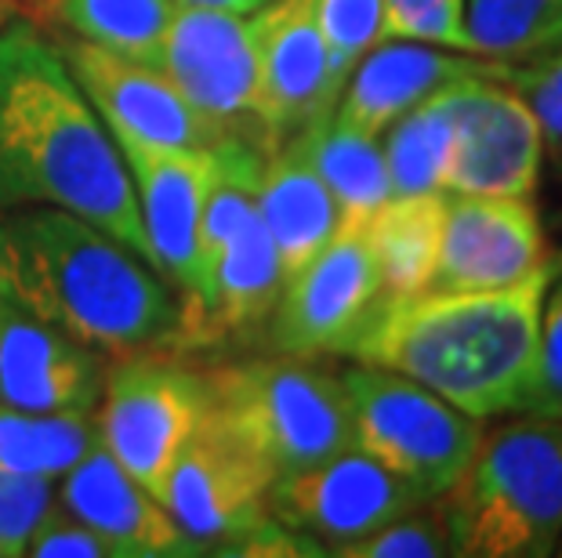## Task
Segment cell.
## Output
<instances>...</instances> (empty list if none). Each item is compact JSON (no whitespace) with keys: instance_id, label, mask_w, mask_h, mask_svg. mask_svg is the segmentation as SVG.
I'll return each mask as SVG.
<instances>
[{"instance_id":"24","label":"cell","mask_w":562,"mask_h":558,"mask_svg":"<svg viewBox=\"0 0 562 558\" xmlns=\"http://www.w3.org/2000/svg\"><path fill=\"white\" fill-rule=\"evenodd\" d=\"M442 207H447V193L389 196L367 221L363 232L389 298H411L428 291L442 236Z\"/></svg>"},{"instance_id":"21","label":"cell","mask_w":562,"mask_h":558,"mask_svg":"<svg viewBox=\"0 0 562 558\" xmlns=\"http://www.w3.org/2000/svg\"><path fill=\"white\" fill-rule=\"evenodd\" d=\"M258 215L277 243L286 276L341 229L338 204L308 157L305 135L280 141L266 157L258 182Z\"/></svg>"},{"instance_id":"10","label":"cell","mask_w":562,"mask_h":558,"mask_svg":"<svg viewBox=\"0 0 562 558\" xmlns=\"http://www.w3.org/2000/svg\"><path fill=\"white\" fill-rule=\"evenodd\" d=\"M272 482V471L207 413L167 471L160 501L203 555H225V548L269 519Z\"/></svg>"},{"instance_id":"20","label":"cell","mask_w":562,"mask_h":558,"mask_svg":"<svg viewBox=\"0 0 562 558\" xmlns=\"http://www.w3.org/2000/svg\"><path fill=\"white\" fill-rule=\"evenodd\" d=\"M283 283L286 272L277 254V243L261 225V215H255L218 258L203 301L178 316L171 344L218 349L233 338L255 334L258 327L269 323Z\"/></svg>"},{"instance_id":"38","label":"cell","mask_w":562,"mask_h":558,"mask_svg":"<svg viewBox=\"0 0 562 558\" xmlns=\"http://www.w3.org/2000/svg\"><path fill=\"white\" fill-rule=\"evenodd\" d=\"M555 555H559V558H562V540H559V551H555Z\"/></svg>"},{"instance_id":"30","label":"cell","mask_w":562,"mask_h":558,"mask_svg":"<svg viewBox=\"0 0 562 558\" xmlns=\"http://www.w3.org/2000/svg\"><path fill=\"white\" fill-rule=\"evenodd\" d=\"M334 555H341V558H442V555H450V533L436 501H428L396 519H389L385 526L367 533L363 540L345 544V548H338Z\"/></svg>"},{"instance_id":"11","label":"cell","mask_w":562,"mask_h":558,"mask_svg":"<svg viewBox=\"0 0 562 558\" xmlns=\"http://www.w3.org/2000/svg\"><path fill=\"white\" fill-rule=\"evenodd\" d=\"M428 501L432 497L356 446H345L305 471L280 475L269 486V512L283 526L313 537L327 555Z\"/></svg>"},{"instance_id":"19","label":"cell","mask_w":562,"mask_h":558,"mask_svg":"<svg viewBox=\"0 0 562 558\" xmlns=\"http://www.w3.org/2000/svg\"><path fill=\"white\" fill-rule=\"evenodd\" d=\"M58 497H63L66 512H74L105 540H113L121 558L203 555V548L178 526L160 497H153L146 486L131 479L99 443L63 475Z\"/></svg>"},{"instance_id":"23","label":"cell","mask_w":562,"mask_h":558,"mask_svg":"<svg viewBox=\"0 0 562 558\" xmlns=\"http://www.w3.org/2000/svg\"><path fill=\"white\" fill-rule=\"evenodd\" d=\"M302 135L308 157L327 182L334 204H338L341 229H367V221L392 196L381 135H370V130L341 121L338 113H327L323 121L308 124Z\"/></svg>"},{"instance_id":"33","label":"cell","mask_w":562,"mask_h":558,"mask_svg":"<svg viewBox=\"0 0 562 558\" xmlns=\"http://www.w3.org/2000/svg\"><path fill=\"white\" fill-rule=\"evenodd\" d=\"M385 41H422L469 52L464 0H385Z\"/></svg>"},{"instance_id":"1","label":"cell","mask_w":562,"mask_h":558,"mask_svg":"<svg viewBox=\"0 0 562 558\" xmlns=\"http://www.w3.org/2000/svg\"><path fill=\"white\" fill-rule=\"evenodd\" d=\"M58 207L149 261L124 157L37 22L0 26V210ZM153 265V261H149Z\"/></svg>"},{"instance_id":"27","label":"cell","mask_w":562,"mask_h":558,"mask_svg":"<svg viewBox=\"0 0 562 558\" xmlns=\"http://www.w3.org/2000/svg\"><path fill=\"white\" fill-rule=\"evenodd\" d=\"M94 443L91 413H33L0 402V471L63 479Z\"/></svg>"},{"instance_id":"36","label":"cell","mask_w":562,"mask_h":558,"mask_svg":"<svg viewBox=\"0 0 562 558\" xmlns=\"http://www.w3.org/2000/svg\"><path fill=\"white\" fill-rule=\"evenodd\" d=\"M182 4H203V8H222V11H236V15H255L272 0H182Z\"/></svg>"},{"instance_id":"17","label":"cell","mask_w":562,"mask_h":558,"mask_svg":"<svg viewBox=\"0 0 562 558\" xmlns=\"http://www.w3.org/2000/svg\"><path fill=\"white\" fill-rule=\"evenodd\" d=\"M105 355L0 301V402L33 413H94Z\"/></svg>"},{"instance_id":"32","label":"cell","mask_w":562,"mask_h":558,"mask_svg":"<svg viewBox=\"0 0 562 558\" xmlns=\"http://www.w3.org/2000/svg\"><path fill=\"white\" fill-rule=\"evenodd\" d=\"M55 508V479L0 471V558H22L41 519Z\"/></svg>"},{"instance_id":"4","label":"cell","mask_w":562,"mask_h":558,"mask_svg":"<svg viewBox=\"0 0 562 558\" xmlns=\"http://www.w3.org/2000/svg\"><path fill=\"white\" fill-rule=\"evenodd\" d=\"M436 508L461 558H548L562 540V418L516 413L480 446Z\"/></svg>"},{"instance_id":"29","label":"cell","mask_w":562,"mask_h":558,"mask_svg":"<svg viewBox=\"0 0 562 558\" xmlns=\"http://www.w3.org/2000/svg\"><path fill=\"white\" fill-rule=\"evenodd\" d=\"M316 19L327 47L330 84L341 94L360 58L385 41V0H316Z\"/></svg>"},{"instance_id":"12","label":"cell","mask_w":562,"mask_h":558,"mask_svg":"<svg viewBox=\"0 0 562 558\" xmlns=\"http://www.w3.org/2000/svg\"><path fill=\"white\" fill-rule=\"evenodd\" d=\"M453 146L442 193L533 196L544 168V141L530 105L508 80L450 84Z\"/></svg>"},{"instance_id":"28","label":"cell","mask_w":562,"mask_h":558,"mask_svg":"<svg viewBox=\"0 0 562 558\" xmlns=\"http://www.w3.org/2000/svg\"><path fill=\"white\" fill-rule=\"evenodd\" d=\"M464 37L469 52L497 62L562 47V0H464Z\"/></svg>"},{"instance_id":"37","label":"cell","mask_w":562,"mask_h":558,"mask_svg":"<svg viewBox=\"0 0 562 558\" xmlns=\"http://www.w3.org/2000/svg\"><path fill=\"white\" fill-rule=\"evenodd\" d=\"M19 15V0H0V26Z\"/></svg>"},{"instance_id":"18","label":"cell","mask_w":562,"mask_h":558,"mask_svg":"<svg viewBox=\"0 0 562 558\" xmlns=\"http://www.w3.org/2000/svg\"><path fill=\"white\" fill-rule=\"evenodd\" d=\"M512 62L453 52V47L422 41H381L360 58L352 77L345 80L334 113L341 121L381 135L392 121L411 113L414 105L432 99L436 91L461 80H508Z\"/></svg>"},{"instance_id":"22","label":"cell","mask_w":562,"mask_h":558,"mask_svg":"<svg viewBox=\"0 0 562 558\" xmlns=\"http://www.w3.org/2000/svg\"><path fill=\"white\" fill-rule=\"evenodd\" d=\"M175 11L178 0H19V15L47 26L52 37H74L149 66Z\"/></svg>"},{"instance_id":"8","label":"cell","mask_w":562,"mask_h":558,"mask_svg":"<svg viewBox=\"0 0 562 558\" xmlns=\"http://www.w3.org/2000/svg\"><path fill=\"white\" fill-rule=\"evenodd\" d=\"M153 66L196 113L222 130V138H244L272 152L266 127H261L258 52L250 15L178 0L171 30Z\"/></svg>"},{"instance_id":"13","label":"cell","mask_w":562,"mask_h":558,"mask_svg":"<svg viewBox=\"0 0 562 558\" xmlns=\"http://www.w3.org/2000/svg\"><path fill=\"white\" fill-rule=\"evenodd\" d=\"M552 258L530 196L447 193L442 236L428 291L475 294L508 291Z\"/></svg>"},{"instance_id":"2","label":"cell","mask_w":562,"mask_h":558,"mask_svg":"<svg viewBox=\"0 0 562 558\" xmlns=\"http://www.w3.org/2000/svg\"><path fill=\"white\" fill-rule=\"evenodd\" d=\"M552 269L555 254L508 291L385 294L345 355L411 377L480 421L526 413Z\"/></svg>"},{"instance_id":"9","label":"cell","mask_w":562,"mask_h":558,"mask_svg":"<svg viewBox=\"0 0 562 558\" xmlns=\"http://www.w3.org/2000/svg\"><path fill=\"white\" fill-rule=\"evenodd\" d=\"M385 298L374 251L363 229H338L319 251L291 272L269 316V341L283 355H330L356 341L370 312Z\"/></svg>"},{"instance_id":"15","label":"cell","mask_w":562,"mask_h":558,"mask_svg":"<svg viewBox=\"0 0 562 558\" xmlns=\"http://www.w3.org/2000/svg\"><path fill=\"white\" fill-rule=\"evenodd\" d=\"M113 141L135 185L153 269L178 291V308L193 305L200 294V215L207 196L211 146L178 149L131 138Z\"/></svg>"},{"instance_id":"26","label":"cell","mask_w":562,"mask_h":558,"mask_svg":"<svg viewBox=\"0 0 562 558\" xmlns=\"http://www.w3.org/2000/svg\"><path fill=\"white\" fill-rule=\"evenodd\" d=\"M450 146H453V110H450V88H442L432 99L414 105L411 113H403L400 121H392L381 130L392 196L442 193Z\"/></svg>"},{"instance_id":"34","label":"cell","mask_w":562,"mask_h":558,"mask_svg":"<svg viewBox=\"0 0 562 558\" xmlns=\"http://www.w3.org/2000/svg\"><path fill=\"white\" fill-rule=\"evenodd\" d=\"M526 413L562 418V254H555L552 280L541 301V341H537V377Z\"/></svg>"},{"instance_id":"31","label":"cell","mask_w":562,"mask_h":558,"mask_svg":"<svg viewBox=\"0 0 562 558\" xmlns=\"http://www.w3.org/2000/svg\"><path fill=\"white\" fill-rule=\"evenodd\" d=\"M508 84L530 105L533 121L541 127L544 157L562 174V47L559 52L526 58V62H512Z\"/></svg>"},{"instance_id":"6","label":"cell","mask_w":562,"mask_h":558,"mask_svg":"<svg viewBox=\"0 0 562 558\" xmlns=\"http://www.w3.org/2000/svg\"><path fill=\"white\" fill-rule=\"evenodd\" d=\"M352 418V446L396 471L425 497H442L469 468L483 421L432 388L381 366L352 363L341 374Z\"/></svg>"},{"instance_id":"25","label":"cell","mask_w":562,"mask_h":558,"mask_svg":"<svg viewBox=\"0 0 562 558\" xmlns=\"http://www.w3.org/2000/svg\"><path fill=\"white\" fill-rule=\"evenodd\" d=\"M207 152H211V174H207V196H203V215H200V294L193 305L178 308V316L203 301L211 272L225 254V247L258 215V182L269 157L266 149L250 146L244 138H222Z\"/></svg>"},{"instance_id":"5","label":"cell","mask_w":562,"mask_h":558,"mask_svg":"<svg viewBox=\"0 0 562 558\" xmlns=\"http://www.w3.org/2000/svg\"><path fill=\"white\" fill-rule=\"evenodd\" d=\"M211 413L280 475H294L352 446V418L341 374L305 355L225 363L207 374Z\"/></svg>"},{"instance_id":"3","label":"cell","mask_w":562,"mask_h":558,"mask_svg":"<svg viewBox=\"0 0 562 558\" xmlns=\"http://www.w3.org/2000/svg\"><path fill=\"white\" fill-rule=\"evenodd\" d=\"M0 301L113 360L171 341L178 323L146 258L58 207L0 210Z\"/></svg>"},{"instance_id":"7","label":"cell","mask_w":562,"mask_h":558,"mask_svg":"<svg viewBox=\"0 0 562 558\" xmlns=\"http://www.w3.org/2000/svg\"><path fill=\"white\" fill-rule=\"evenodd\" d=\"M211 413L207 374L157 352L116 355L105 371L102 399L94 407L99 446L153 497L164 493L167 471L186 439Z\"/></svg>"},{"instance_id":"35","label":"cell","mask_w":562,"mask_h":558,"mask_svg":"<svg viewBox=\"0 0 562 558\" xmlns=\"http://www.w3.org/2000/svg\"><path fill=\"white\" fill-rule=\"evenodd\" d=\"M30 558H121L113 540H105L99 529L80 522L66 508H52L41 526L26 540Z\"/></svg>"},{"instance_id":"14","label":"cell","mask_w":562,"mask_h":558,"mask_svg":"<svg viewBox=\"0 0 562 558\" xmlns=\"http://www.w3.org/2000/svg\"><path fill=\"white\" fill-rule=\"evenodd\" d=\"M52 37V33H47ZM83 99L99 113L113 138L149 141V146L207 149L222 141V130L196 113L157 66L113 55L105 47L74 37H52Z\"/></svg>"},{"instance_id":"16","label":"cell","mask_w":562,"mask_h":558,"mask_svg":"<svg viewBox=\"0 0 562 558\" xmlns=\"http://www.w3.org/2000/svg\"><path fill=\"white\" fill-rule=\"evenodd\" d=\"M250 33L258 52L261 127L277 149L338 105L316 0H272L250 15Z\"/></svg>"}]
</instances>
